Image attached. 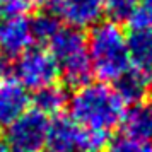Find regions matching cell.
Returning <instances> with one entry per match:
<instances>
[{"label":"cell","mask_w":152,"mask_h":152,"mask_svg":"<svg viewBox=\"0 0 152 152\" xmlns=\"http://www.w3.org/2000/svg\"><path fill=\"white\" fill-rule=\"evenodd\" d=\"M70 118L84 128L110 132L120 125L125 101L108 82H87L69 99Z\"/></svg>","instance_id":"6da1fadb"},{"label":"cell","mask_w":152,"mask_h":152,"mask_svg":"<svg viewBox=\"0 0 152 152\" xmlns=\"http://www.w3.org/2000/svg\"><path fill=\"white\" fill-rule=\"evenodd\" d=\"M87 50L91 70L101 82H116L132 67L126 34L115 21L92 26L87 36Z\"/></svg>","instance_id":"7a4b0ae2"},{"label":"cell","mask_w":152,"mask_h":152,"mask_svg":"<svg viewBox=\"0 0 152 152\" xmlns=\"http://www.w3.org/2000/svg\"><path fill=\"white\" fill-rule=\"evenodd\" d=\"M50 53L55 58L58 74L72 87H80L89 82L92 70L87 50V36L77 28H60L48 41Z\"/></svg>","instance_id":"3957f363"},{"label":"cell","mask_w":152,"mask_h":152,"mask_svg":"<svg viewBox=\"0 0 152 152\" xmlns=\"http://www.w3.org/2000/svg\"><path fill=\"white\" fill-rule=\"evenodd\" d=\"M110 142V132L91 130L72 118L56 116L50 121L48 147L55 152H99Z\"/></svg>","instance_id":"277c9868"},{"label":"cell","mask_w":152,"mask_h":152,"mask_svg":"<svg viewBox=\"0 0 152 152\" xmlns=\"http://www.w3.org/2000/svg\"><path fill=\"white\" fill-rule=\"evenodd\" d=\"M50 120L36 110H26L7 125L5 145L10 152H45L48 147Z\"/></svg>","instance_id":"5b68a950"},{"label":"cell","mask_w":152,"mask_h":152,"mask_svg":"<svg viewBox=\"0 0 152 152\" xmlns=\"http://www.w3.org/2000/svg\"><path fill=\"white\" fill-rule=\"evenodd\" d=\"M58 77V67L48 50L31 48L24 50L14 58L12 79L28 91L41 89L53 84Z\"/></svg>","instance_id":"8992f818"},{"label":"cell","mask_w":152,"mask_h":152,"mask_svg":"<svg viewBox=\"0 0 152 152\" xmlns=\"http://www.w3.org/2000/svg\"><path fill=\"white\" fill-rule=\"evenodd\" d=\"M46 10L70 28H91L103 17L104 0H45Z\"/></svg>","instance_id":"52a82bcc"},{"label":"cell","mask_w":152,"mask_h":152,"mask_svg":"<svg viewBox=\"0 0 152 152\" xmlns=\"http://www.w3.org/2000/svg\"><path fill=\"white\" fill-rule=\"evenodd\" d=\"M33 43L34 41L28 17L14 15L0 19V55L15 58Z\"/></svg>","instance_id":"ba28073f"},{"label":"cell","mask_w":152,"mask_h":152,"mask_svg":"<svg viewBox=\"0 0 152 152\" xmlns=\"http://www.w3.org/2000/svg\"><path fill=\"white\" fill-rule=\"evenodd\" d=\"M28 89L14 79H0V126H7L28 110Z\"/></svg>","instance_id":"9c48e42d"},{"label":"cell","mask_w":152,"mask_h":152,"mask_svg":"<svg viewBox=\"0 0 152 152\" xmlns=\"http://www.w3.org/2000/svg\"><path fill=\"white\" fill-rule=\"evenodd\" d=\"M120 125L125 135L152 140V101L142 99L130 104V108L123 111Z\"/></svg>","instance_id":"30bf717a"},{"label":"cell","mask_w":152,"mask_h":152,"mask_svg":"<svg viewBox=\"0 0 152 152\" xmlns=\"http://www.w3.org/2000/svg\"><path fill=\"white\" fill-rule=\"evenodd\" d=\"M151 86H152L151 75L130 67V70H126L116 80L115 89L118 91V94L125 101V104H133L147 97L149 91H151Z\"/></svg>","instance_id":"8fae6325"},{"label":"cell","mask_w":152,"mask_h":152,"mask_svg":"<svg viewBox=\"0 0 152 152\" xmlns=\"http://www.w3.org/2000/svg\"><path fill=\"white\" fill-rule=\"evenodd\" d=\"M128 51H130L132 69H137L152 77V29L130 31Z\"/></svg>","instance_id":"7c38bea8"},{"label":"cell","mask_w":152,"mask_h":152,"mask_svg":"<svg viewBox=\"0 0 152 152\" xmlns=\"http://www.w3.org/2000/svg\"><path fill=\"white\" fill-rule=\"evenodd\" d=\"M31 103L36 111H39L46 116H56L69 104V96L62 86H56L53 82L41 89H36L31 97Z\"/></svg>","instance_id":"4fadbf2b"},{"label":"cell","mask_w":152,"mask_h":152,"mask_svg":"<svg viewBox=\"0 0 152 152\" xmlns=\"http://www.w3.org/2000/svg\"><path fill=\"white\" fill-rule=\"evenodd\" d=\"M29 26H31V34H33V41L38 43H48L55 33L62 28L60 26V19L55 17L51 12H43V14L34 15L33 19H29Z\"/></svg>","instance_id":"5bb4252c"},{"label":"cell","mask_w":152,"mask_h":152,"mask_svg":"<svg viewBox=\"0 0 152 152\" xmlns=\"http://www.w3.org/2000/svg\"><path fill=\"white\" fill-rule=\"evenodd\" d=\"M108 152H152V140H142L130 135H116L106 145Z\"/></svg>","instance_id":"9a60e30c"},{"label":"cell","mask_w":152,"mask_h":152,"mask_svg":"<svg viewBox=\"0 0 152 152\" xmlns=\"http://www.w3.org/2000/svg\"><path fill=\"white\" fill-rule=\"evenodd\" d=\"M137 7L138 0H104V12L115 22L126 21Z\"/></svg>","instance_id":"2e32d148"},{"label":"cell","mask_w":152,"mask_h":152,"mask_svg":"<svg viewBox=\"0 0 152 152\" xmlns=\"http://www.w3.org/2000/svg\"><path fill=\"white\" fill-rule=\"evenodd\" d=\"M130 31H145V29H152V10L140 5L132 12V15L126 19Z\"/></svg>","instance_id":"e0dca14e"},{"label":"cell","mask_w":152,"mask_h":152,"mask_svg":"<svg viewBox=\"0 0 152 152\" xmlns=\"http://www.w3.org/2000/svg\"><path fill=\"white\" fill-rule=\"evenodd\" d=\"M15 2H17L26 12H28L29 9H34V7H38V5H43V4H45V0H15Z\"/></svg>","instance_id":"ac0fdd59"},{"label":"cell","mask_w":152,"mask_h":152,"mask_svg":"<svg viewBox=\"0 0 152 152\" xmlns=\"http://www.w3.org/2000/svg\"><path fill=\"white\" fill-rule=\"evenodd\" d=\"M142 5H145L149 10H152V0H142Z\"/></svg>","instance_id":"d6986e66"},{"label":"cell","mask_w":152,"mask_h":152,"mask_svg":"<svg viewBox=\"0 0 152 152\" xmlns=\"http://www.w3.org/2000/svg\"><path fill=\"white\" fill-rule=\"evenodd\" d=\"M0 152H10L9 151V147L5 145V142H0Z\"/></svg>","instance_id":"ffe728a7"},{"label":"cell","mask_w":152,"mask_h":152,"mask_svg":"<svg viewBox=\"0 0 152 152\" xmlns=\"http://www.w3.org/2000/svg\"><path fill=\"white\" fill-rule=\"evenodd\" d=\"M48 152H55V151H48Z\"/></svg>","instance_id":"44dd1931"}]
</instances>
